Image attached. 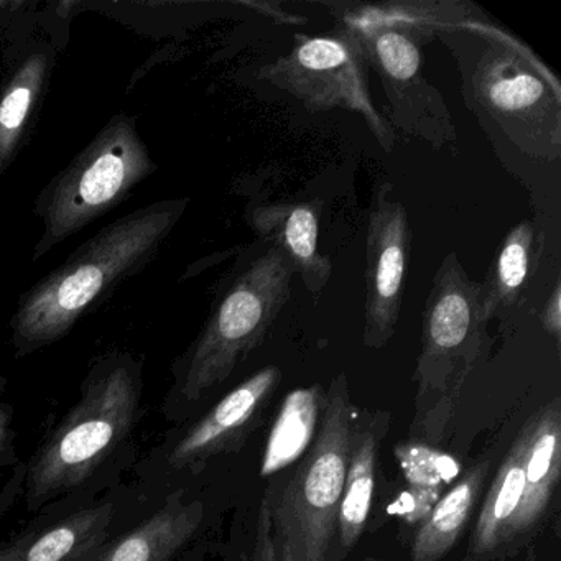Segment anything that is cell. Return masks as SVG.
Returning <instances> with one entry per match:
<instances>
[{
  "mask_svg": "<svg viewBox=\"0 0 561 561\" xmlns=\"http://www.w3.org/2000/svg\"><path fill=\"white\" fill-rule=\"evenodd\" d=\"M435 41L455 58L462 100L485 133L530 160L561 156V84L550 68L471 2L436 0Z\"/></svg>",
  "mask_w": 561,
  "mask_h": 561,
  "instance_id": "cell-1",
  "label": "cell"
},
{
  "mask_svg": "<svg viewBox=\"0 0 561 561\" xmlns=\"http://www.w3.org/2000/svg\"><path fill=\"white\" fill-rule=\"evenodd\" d=\"M185 199L156 203L101 229L22 298L14 340L41 346L64 337L84 311L146 267L185 213Z\"/></svg>",
  "mask_w": 561,
  "mask_h": 561,
  "instance_id": "cell-2",
  "label": "cell"
},
{
  "mask_svg": "<svg viewBox=\"0 0 561 561\" xmlns=\"http://www.w3.org/2000/svg\"><path fill=\"white\" fill-rule=\"evenodd\" d=\"M436 0L327 4L337 25L353 32L367 65L379 75L389 121L433 149L458 150V134L445 98L423 73L422 48L435 41Z\"/></svg>",
  "mask_w": 561,
  "mask_h": 561,
  "instance_id": "cell-3",
  "label": "cell"
},
{
  "mask_svg": "<svg viewBox=\"0 0 561 561\" xmlns=\"http://www.w3.org/2000/svg\"><path fill=\"white\" fill-rule=\"evenodd\" d=\"M356 409L346 374H337L324 396L317 438L265 488L275 561H333Z\"/></svg>",
  "mask_w": 561,
  "mask_h": 561,
  "instance_id": "cell-4",
  "label": "cell"
},
{
  "mask_svg": "<svg viewBox=\"0 0 561 561\" xmlns=\"http://www.w3.org/2000/svg\"><path fill=\"white\" fill-rule=\"evenodd\" d=\"M479 288L458 254L449 252L433 277L423 308L410 439L433 446L445 439L469 376L488 356L491 337Z\"/></svg>",
  "mask_w": 561,
  "mask_h": 561,
  "instance_id": "cell-5",
  "label": "cell"
},
{
  "mask_svg": "<svg viewBox=\"0 0 561 561\" xmlns=\"http://www.w3.org/2000/svg\"><path fill=\"white\" fill-rule=\"evenodd\" d=\"M295 271L287 255L268 248L252 259L216 301L190 354L182 392L196 402L225 382L264 343L290 298Z\"/></svg>",
  "mask_w": 561,
  "mask_h": 561,
  "instance_id": "cell-6",
  "label": "cell"
},
{
  "mask_svg": "<svg viewBox=\"0 0 561 561\" xmlns=\"http://www.w3.org/2000/svg\"><path fill=\"white\" fill-rule=\"evenodd\" d=\"M153 170L136 119L114 116L41 196L45 231L35 259L116 208Z\"/></svg>",
  "mask_w": 561,
  "mask_h": 561,
  "instance_id": "cell-7",
  "label": "cell"
},
{
  "mask_svg": "<svg viewBox=\"0 0 561 561\" xmlns=\"http://www.w3.org/2000/svg\"><path fill=\"white\" fill-rule=\"evenodd\" d=\"M139 409V386L127 367H114L91 380L83 399L38 453L28 476L34 504L83 484L129 435Z\"/></svg>",
  "mask_w": 561,
  "mask_h": 561,
  "instance_id": "cell-8",
  "label": "cell"
},
{
  "mask_svg": "<svg viewBox=\"0 0 561 561\" xmlns=\"http://www.w3.org/2000/svg\"><path fill=\"white\" fill-rule=\"evenodd\" d=\"M257 77L300 101L308 113L359 114L383 152H392L396 133L374 106L369 65L353 32L337 25L327 35H295L290 51L264 65Z\"/></svg>",
  "mask_w": 561,
  "mask_h": 561,
  "instance_id": "cell-9",
  "label": "cell"
},
{
  "mask_svg": "<svg viewBox=\"0 0 561 561\" xmlns=\"http://www.w3.org/2000/svg\"><path fill=\"white\" fill-rule=\"evenodd\" d=\"M412 229L392 183L374 193L366 234V300L363 343L380 350L396 334L409 274Z\"/></svg>",
  "mask_w": 561,
  "mask_h": 561,
  "instance_id": "cell-10",
  "label": "cell"
},
{
  "mask_svg": "<svg viewBox=\"0 0 561 561\" xmlns=\"http://www.w3.org/2000/svg\"><path fill=\"white\" fill-rule=\"evenodd\" d=\"M282 377L277 366H265L234 387L176 443L170 465L192 468L225 453H238L261 423Z\"/></svg>",
  "mask_w": 561,
  "mask_h": 561,
  "instance_id": "cell-11",
  "label": "cell"
},
{
  "mask_svg": "<svg viewBox=\"0 0 561 561\" xmlns=\"http://www.w3.org/2000/svg\"><path fill=\"white\" fill-rule=\"evenodd\" d=\"M323 199H252L245 209L249 228L257 238L277 245L300 275L307 290L320 298L333 274V262L321 254L320 238Z\"/></svg>",
  "mask_w": 561,
  "mask_h": 561,
  "instance_id": "cell-12",
  "label": "cell"
},
{
  "mask_svg": "<svg viewBox=\"0 0 561 561\" xmlns=\"http://www.w3.org/2000/svg\"><path fill=\"white\" fill-rule=\"evenodd\" d=\"M527 433L525 485L520 515L515 525L512 557L537 537L550 514L561 472V402L554 397L524 423Z\"/></svg>",
  "mask_w": 561,
  "mask_h": 561,
  "instance_id": "cell-13",
  "label": "cell"
},
{
  "mask_svg": "<svg viewBox=\"0 0 561 561\" xmlns=\"http://www.w3.org/2000/svg\"><path fill=\"white\" fill-rule=\"evenodd\" d=\"M389 425L390 415L387 412H370L357 407L354 413L333 561L346 560L366 531L376 492L380 446Z\"/></svg>",
  "mask_w": 561,
  "mask_h": 561,
  "instance_id": "cell-14",
  "label": "cell"
},
{
  "mask_svg": "<svg viewBox=\"0 0 561 561\" xmlns=\"http://www.w3.org/2000/svg\"><path fill=\"white\" fill-rule=\"evenodd\" d=\"M525 451L527 433L522 426L485 491L462 561H502L512 558V541L524 497Z\"/></svg>",
  "mask_w": 561,
  "mask_h": 561,
  "instance_id": "cell-15",
  "label": "cell"
},
{
  "mask_svg": "<svg viewBox=\"0 0 561 561\" xmlns=\"http://www.w3.org/2000/svg\"><path fill=\"white\" fill-rule=\"evenodd\" d=\"M202 502L172 495L160 511L139 527L98 551L94 561H172L202 527Z\"/></svg>",
  "mask_w": 561,
  "mask_h": 561,
  "instance_id": "cell-16",
  "label": "cell"
},
{
  "mask_svg": "<svg viewBox=\"0 0 561 561\" xmlns=\"http://www.w3.org/2000/svg\"><path fill=\"white\" fill-rule=\"evenodd\" d=\"M491 472V458H481L420 522L410 545V561H442L455 548L471 520Z\"/></svg>",
  "mask_w": 561,
  "mask_h": 561,
  "instance_id": "cell-17",
  "label": "cell"
},
{
  "mask_svg": "<svg viewBox=\"0 0 561 561\" xmlns=\"http://www.w3.org/2000/svg\"><path fill=\"white\" fill-rule=\"evenodd\" d=\"M113 505L87 508L0 548V561H91L107 535Z\"/></svg>",
  "mask_w": 561,
  "mask_h": 561,
  "instance_id": "cell-18",
  "label": "cell"
},
{
  "mask_svg": "<svg viewBox=\"0 0 561 561\" xmlns=\"http://www.w3.org/2000/svg\"><path fill=\"white\" fill-rule=\"evenodd\" d=\"M541 252V234L530 219L517 222L495 252L485 280L479 288L485 320L502 318L520 304L534 278Z\"/></svg>",
  "mask_w": 561,
  "mask_h": 561,
  "instance_id": "cell-19",
  "label": "cell"
},
{
  "mask_svg": "<svg viewBox=\"0 0 561 561\" xmlns=\"http://www.w3.org/2000/svg\"><path fill=\"white\" fill-rule=\"evenodd\" d=\"M324 396L327 389L314 383L291 390L285 397L265 446L261 469L264 478L278 474L304 458L317 438Z\"/></svg>",
  "mask_w": 561,
  "mask_h": 561,
  "instance_id": "cell-20",
  "label": "cell"
},
{
  "mask_svg": "<svg viewBox=\"0 0 561 561\" xmlns=\"http://www.w3.org/2000/svg\"><path fill=\"white\" fill-rule=\"evenodd\" d=\"M396 456L410 484V504L402 517L420 524L442 499L445 485L458 478L461 466L448 453L416 439L397 445Z\"/></svg>",
  "mask_w": 561,
  "mask_h": 561,
  "instance_id": "cell-21",
  "label": "cell"
},
{
  "mask_svg": "<svg viewBox=\"0 0 561 561\" xmlns=\"http://www.w3.org/2000/svg\"><path fill=\"white\" fill-rule=\"evenodd\" d=\"M47 71V55H32L0 98V173H4L18 156L28 117L44 90Z\"/></svg>",
  "mask_w": 561,
  "mask_h": 561,
  "instance_id": "cell-22",
  "label": "cell"
},
{
  "mask_svg": "<svg viewBox=\"0 0 561 561\" xmlns=\"http://www.w3.org/2000/svg\"><path fill=\"white\" fill-rule=\"evenodd\" d=\"M226 561H275L271 508L265 495H262L248 528H242L241 534L232 540Z\"/></svg>",
  "mask_w": 561,
  "mask_h": 561,
  "instance_id": "cell-23",
  "label": "cell"
},
{
  "mask_svg": "<svg viewBox=\"0 0 561 561\" xmlns=\"http://www.w3.org/2000/svg\"><path fill=\"white\" fill-rule=\"evenodd\" d=\"M541 327L548 336L553 337L557 346H560L561 341V285L560 280L554 282L553 290L541 310Z\"/></svg>",
  "mask_w": 561,
  "mask_h": 561,
  "instance_id": "cell-24",
  "label": "cell"
},
{
  "mask_svg": "<svg viewBox=\"0 0 561 561\" xmlns=\"http://www.w3.org/2000/svg\"><path fill=\"white\" fill-rule=\"evenodd\" d=\"M9 422H11V416H9L8 410L0 407V455L4 451L5 443H8Z\"/></svg>",
  "mask_w": 561,
  "mask_h": 561,
  "instance_id": "cell-25",
  "label": "cell"
},
{
  "mask_svg": "<svg viewBox=\"0 0 561 561\" xmlns=\"http://www.w3.org/2000/svg\"><path fill=\"white\" fill-rule=\"evenodd\" d=\"M356 561H382V560H379V558H376V557H366V558H359V560H356Z\"/></svg>",
  "mask_w": 561,
  "mask_h": 561,
  "instance_id": "cell-26",
  "label": "cell"
}]
</instances>
